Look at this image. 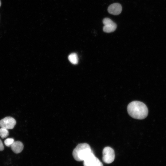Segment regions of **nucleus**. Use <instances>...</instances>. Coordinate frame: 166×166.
<instances>
[{
  "label": "nucleus",
  "mask_w": 166,
  "mask_h": 166,
  "mask_svg": "<svg viewBox=\"0 0 166 166\" xmlns=\"http://www.w3.org/2000/svg\"><path fill=\"white\" fill-rule=\"evenodd\" d=\"M128 114L132 118L139 120L145 118L148 115V110L143 103L134 101L128 104L127 107Z\"/></svg>",
  "instance_id": "1"
},
{
  "label": "nucleus",
  "mask_w": 166,
  "mask_h": 166,
  "mask_svg": "<svg viewBox=\"0 0 166 166\" xmlns=\"http://www.w3.org/2000/svg\"><path fill=\"white\" fill-rule=\"evenodd\" d=\"M92 152L89 145L84 143L78 144L73 150L72 154L76 160L81 161H83Z\"/></svg>",
  "instance_id": "2"
},
{
  "label": "nucleus",
  "mask_w": 166,
  "mask_h": 166,
  "mask_svg": "<svg viewBox=\"0 0 166 166\" xmlns=\"http://www.w3.org/2000/svg\"><path fill=\"white\" fill-rule=\"evenodd\" d=\"M102 160L106 163H112L115 159V154L114 150L109 147H105L102 151Z\"/></svg>",
  "instance_id": "3"
},
{
  "label": "nucleus",
  "mask_w": 166,
  "mask_h": 166,
  "mask_svg": "<svg viewBox=\"0 0 166 166\" xmlns=\"http://www.w3.org/2000/svg\"><path fill=\"white\" fill-rule=\"evenodd\" d=\"M84 166H103L99 160L92 152L83 161Z\"/></svg>",
  "instance_id": "4"
},
{
  "label": "nucleus",
  "mask_w": 166,
  "mask_h": 166,
  "mask_svg": "<svg viewBox=\"0 0 166 166\" xmlns=\"http://www.w3.org/2000/svg\"><path fill=\"white\" fill-rule=\"evenodd\" d=\"M103 23L104 25L103 31L105 32L109 33L113 32L117 28V24L109 18H104L103 20Z\"/></svg>",
  "instance_id": "5"
},
{
  "label": "nucleus",
  "mask_w": 166,
  "mask_h": 166,
  "mask_svg": "<svg viewBox=\"0 0 166 166\" xmlns=\"http://www.w3.org/2000/svg\"><path fill=\"white\" fill-rule=\"evenodd\" d=\"M16 124L15 120L10 117H6L0 121V127L7 129H13Z\"/></svg>",
  "instance_id": "6"
},
{
  "label": "nucleus",
  "mask_w": 166,
  "mask_h": 166,
  "mask_svg": "<svg viewBox=\"0 0 166 166\" xmlns=\"http://www.w3.org/2000/svg\"><path fill=\"white\" fill-rule=\"evenodd\" d=\"M122 10V7L121 5L117 3L110 5L108 8V12L114 15L119 14L121 13Z\"/></svg>",
  "instance_id": "7"
},
{
  "label": "nucleus",
  "mask_w": 166,
  "mask_h": 166,
  "mask_svg": "<svg viewBox=\"0 0 166 166\" xmlns=\"http://www.w3.org/2000/svg\"><path fill=\"white\" fill-rule=\"evenodd\" d=\"M23 147L22 143L18 141H14L11 146L12 151L17 154L21 152L23 150Z\"/></svg>",
  "instance_id": "8"
},
{
  "label": "nucleus",
  "mask_w": 166,
  "mask_h": 166,
  "mask_svg": "<svg viewBox=\"0 0 166 166\" xmlns=\"http://www.w3.org/2000/svg\"><path fill=\"white\" fill-rule=\"evenodd\" d=\"M69 61L73 64H76L78 62V58L77 54L75 53L70 54L68 57Z\"/></svg>",
  "instance_id": "9"
},
{
  "label": "nucleus",
  "mask_w": 166,
  "mask_h": 166,
  "mask_svg": "<svg viewBox=\"0 0 166 166\" xmlns=\"http://www.w3.org/2000/svg\"><path fill=\"white\" fill-rule=\"evenodd\" d=\"M9 135V132L7 129L2 128H0V136L2 138L7 137Z\"/></svg>",
  "instance_id": "10"
},
{
  "label": "nucleus",
  "mask_w": 166,
  "mask_h": 166,
  "mask_svg": "<svg viewBox=\"0 0 166 166\" xmlns=\"http://www.w3.org/2000/svg\"><path fill=\"white\" fill-rule=\"evenodd\" d=\"M14 139L12 138H8L4 141V144L7 147H10L14 142Z\"/></svg>",
  "instance_id": "11"
},
{
  "label": "nucleus",
  "mask_w": 166,
  "mask_h": 166,
  "mask_svg": "<svg viewBox=\"0 0 166 166\" xmlns=\"http://www.w3.org/2000/svg\"><path fill=\"white\" fill-rule=\"evenodd\" d=\"M4 147L2 142L0 139V151H2L3 150Z\"/></svg>",
  "instance_id": "12"
},
{
  "label": "nucleus",
  "mask_w": 166,
  "mask_h": 166,
  "mask_svg": "<svg viewBox=\"0 0 166 166\" xmlns=\"http://www.w3.org/2000/svg\"><path fill=\"white\" fill-rule=\"evenodd\" d=\"M1 0H0V7L1 6Z\"/></svg>",
  "instance_id": "13"
}]
</instances>
